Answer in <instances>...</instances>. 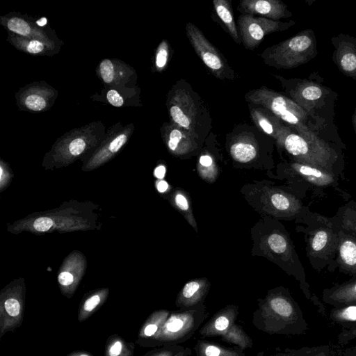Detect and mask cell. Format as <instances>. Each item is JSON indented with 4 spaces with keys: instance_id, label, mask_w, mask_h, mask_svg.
<instances>
[{
    "instance_id": "obj_16",
    "label": "cell",
    "mask_w": 356,
    "mask_h": 356,
    "mask_svg": "<svg viewBox=\"0 0 356 356\" xmlns=\"http://www.w3.org/2000/svg\"><path fill=\"white\" fill-rule=\"evenodd\" d=\"M339 239L334 263V270L356 276V236L339 230Z\"/></svg>"
},
{
    "instance_id": "obj_33",
    "label": "cell",
    "mask_w": 356,
    "mask_h": 356,
    "mask_svg": "<svg viewBox=\"0 0 356 356\" xmlns=\"http://www.w3.org/2000/svg\"><path fill=\"white\" fill-rule=\"evenodd\" d=\"M100 74L103 81L106 83L113 81L115 72L112 62L108 59L103 60L99 65Z\"/></svg>"
},
{
    "instance_id": "obj_49",
    "label": "cell",
    "mask_w": 356,
    "mask_h": 356,
    "mask_svg": "<svg viewBox=\"0 0 356 356\" xmlns=\"http://www.w3.org/2000/svg\"><path fill=\"white\" fill-rule=\"evenodd\" d=\"M303 347L300 349H296V352L293 356H302Z\"/></svg>"
},
{
    "instance_id": "obj_11",
    "label": "cell",
    "mask_w": 356,
    "mask_h": 356,
    "mask_svg": "<svg viewBox=\"0 0 356 356\" xmlns=\"http://www.w3.org/2000/svg\"><path fill=\"white\" fill-rule=\"evenodd\" d=\"M294 21H275L264 17H255L248 14L241 15L237 19L238 33L245 49L254 50L266 35L289 29Z\"/></svg>"
},
{
    "instance_id": "obj_20",
    "label": "cell",
    "mask_w": 356,
    "mask_h": 356,
    "mask_svg": "<svg viewBox=\"0 0 356 356\" xmlns=\"http://www.w3.org/2000/svg\"><path fill=\"white\" fill-rule=\"evenodd\" d=\"M108 293V289H99L85 294L78 309V321L82 323L95 313L106 302Z\"/></svg>"
},
{
    "instance_id": "obj_15",
    "label": "cell",
    "mask_w": 356,
    "mask_h": 356,
    "mask_svg": "<svg viewBox=\"0 0 356 356\" xmlns=\"http://www.w3.org/2000/svg\"><path fill=\"white\" fill-rule=\"evenodd\" d=\"M161 131L169 150L175 154H185L198 147L200 142L193 135L171 122H165Z\"/></svg>"
},
{
    "instance_id": "obj_18",
    "label": "cell",
    "mask_w": 356,
    "mask_h": 356,
    "mask_svg": "<svg viewBox=\"0 0 356 356\" xmlns=\"http://www.w3.org/2000/svg\"><path fill=\"white\" fill-rule=\"evenodd\" d=\"M337 40L334 62L344 74L356 79V40L346 36Z\"/></svg>"
},
{
    "instance_id": "obj_31",
    "label": "cell",
    "mask_w": 356,
    "mask_h": 356,
    "mask_svg": "<svg viewBox=\"0 0 356 356\" xmlns=\"http://www.w3.org/2000/svg\"><path fill=\"white\" fill-rule=\"evenodd\" d=\"M127 140V135L121 134L116 136L107 147V150L99 152V158L105 157V155L109 156L116 153L125 144Z\"/></svg>"
},
{
    "instance_id": "obj_46",
    "label": "cell",
    "mask_w": 356,
    "mask_h": 356,
    "mask_svg": "<svg viewBox=\"0 0 356 356\" xmlns=\"http://www.w3.org/2000/svg\"><path fill=\"white\" fill-rule=\"evenodd\" d=\"M156 188L159 192L163 193L168 189V184L165 181L161 180L157 183Z\"/></svg>"
},
{
    "instance_id": "obj_29",
    "label": "cell",
    "mask_w": 356,
    "mask_h": 356,
    "mask_svg": "<svg viewBox=\"0 0 356 356\" xmlns=\"http://www.w3.org/2000/svg\"><path fill=\"white\" fill-rule=\"evenodd\" d=\"M184 348L180 345H167L156 347L142 356H175Z\"/></svg>"
},
{
    "instance_id": "obj_28",
    "label": "cell",
    "mask_w": 356,
    "mask_h": 356,
    "mask_svg": "<svg viewBox=\"0 0 356 356\" xmlns=\"http://www.w3.org/2000/svg\"><path fill=\"white\" fill-rule=\"evenodd\" d=\"M170 47L168 42L163 40L157 48L155 56V66L158 71L165 68L170 56Z\"/></svg>"
},
{
    "instance_id": "obj_30",
    "label": "cell",
    "mask_w": 356,
    "mask_h": 356,
    "mask_svg": "<svg viewBox=\"0 0 356 356\" xmlns=\"http://www.w3.org/2000/svg\"><path fill=\"white\" fill-rule=\"evenodd\" d=\"M7 26L11 31L24 36H28L31 33V27L28 22L19 17L10 18Z\"/></svg>"
},
{
    "instance_id": "obj_5",
    "label": "cell",
    "mask_w": 356,
    "mask_h": 356,
    "mask_svg": "<svg viewBox=\"0 0 356 356\" xmlns=\"http://www.w3.org/2000/svg\"><path fill=\"white\" fill-rule=\"evenodd\" d=\"M296 162L321 168L340 177L345 159L339 145L322 138H306L291 129L278 143Z\"/></svg>"
},
{
    "instance_id": "obj_36",
    "label": "cell",
    "mask_w": 356,
    "mask_h": 356,
    "mask_svg": "<svg viewBox=\"0 0 356 356\" xmlns=\"http://www.w3.org/2000/svg\"><path fill=\"white\" fill-rule=\"evenodd\" d=\"M54 222L51 218L42 216L40 217L33 222V227L38 232H47L53 226Z\"/></svg>"
},
{
    "instance_id": "obj_9",
    "label": "cell",
    "mask_w": 356,
    "mask_h": 356,
    "mask_svg": "<svg viewBox=\"0 0 356 356\" xmlns=\"http://www.w3.org/2000/svg\"><path fill=\"white\" fill-rule=\"evenodd\" d=\"M185 29L191 46L209 71L220 80H233L235 73L227 60L209 41L200 29L188 22Z\"/></svg>"
},
{
    "instance_id": "obj_37",
    "label": "cell",
    "mask_w": 356,
    "mask_h": 356,
    "mask_svg": "<svg viewBox=\"0 0 356 356\" xmlns=\"http://www.w3.org/2000/svg\"><path fill=\"white\" fill-rule=\"evenodd\" d=\"M355 339H356V327L349 330L342 329L337 336V342L344 346Z\"/></svg>"
},
{
    "instance_id": "obj_1",
    "label": "cell",
    "mask_w": 356,
    "mask_h": 356,
    "mask_svg": "<svg viewBox=\"0 0 356 356\" xmlns=\"http://www.w3.org/2000/svg\"><path fill=\"white\" fill-rule=\"evenodd\" d=\"M244 97L248 104L261 106L274 114L301 136L322 138L345 148L339 137L326 131L327 122L313 117L288 96L261 86L246 92Z\"/></svg>"
},
{
    "instance_id": "obj_43",
    "label": "cell",
    "mask_w": 356,
    "mask_h": 356,
    "mask_svg": "<svg viewBox=\"0 0 356 356\" xmlns=\"http://www.w3.org/2000/svg\"><path fill=\"white\" fill-rule=\"evenodd\" d=\"M165 174V168L161 165L157 166L154 170V176L158 179H163Z\"/></svg>"
},
{
    "instance_id": "obj_3",
    "label": "cell",
    "mask_w": 356,
    "mask_h": 356,
    "mask_svg": "<svg viewBox=\"0 0 356 356\" xmlns=\"http://www.w3.org/2000/svg\"><path fill=\"white\" fill-rule=\"evenodd\" d=\"M170 122L202 142L211 129V118L204 101L185 79L178 80L168 93Z\"/></svg>"
},
{
    "instance_id": "obj_48",
    "label": "cell",
    "mask_w": 356,
    "mask_h": 356,
    "mask_svg": "<svg viewBox=\"0 0 356 356\" xmlns=\"http://www.w3.org/2000/svg\"><path fill=\"white\" fill-rule=\"evenodd\" d=\"M37 24L40 26H43L47 24V19L44 17H42L40 19L37 21Z\"/></svg>"
},
{
    "instance_id": "obj_24",
    "label": "cell",
    "mask_w": 356,
    "mask_h": 356,
    "mask_svg": "<svg viewBox=\"0 0 356 356\" xmlns=\"http://www.w3.org/2000/svg\"><path fill=\"white\" fill-rule=\"evenodd\" d=\"M213 4L217 15L225 25L230 36L235 42L240 44L241 40L234 18L230 2L227 0H213Z\"/></svg>"
},
{
    "instance_id": "obj_4",
    "label": "cell",
    "mask_w": 356,
    "mask_h": 356,
    "mask_svg": "<svg viewBox=\"0 0 356 356\" xmlns=\"http://www.w3.org/2000/svg\"><path fill=\"white\" fill-rule=\"evenodd\" d=\"M297 221L301 224L298 230L304 234L310 266L318 272L325 268L334 271L339 233L331 217L309 209Z\"/></svg>"
},
{
    "instance_id": "obj_14",
    "label": "cell",
    "mask_w": 356,
    "mask_h": 356,
    "mask_svg": "<svg viewBox=\"0 0 356 356\" xmlns=\"http://www.w3.org/2000/svg\"><path fill=\"white\" fill-rule=\"evenodd\" d=\"M248 105L250 118L254 124L264 134L275 139L277 144L291 129L264 108L251 104Z\"/></svg>"
},
{
    "instance_id": "obj_42",
    "label": "cell",
    "mask_w": 356,
    "mask_h": 356,
    "mask_svg": "<svg viewBox=\"0 0 356 356\" xmlns=\"http://www.w3.org/2000/svg\"><path fill=\"white\" fill-rule=\"evenodd\" d=\"M200 163L204 167H209L213 163V159L209 154H202L200 157Z\"/></svg>"
},
{
    "instance_id": "obj_12",
    "label": "cell",
    "mask_w": 356,
    "mask_h": 356,
    "mask_svg": "<svg viewBox=\"0 0 356 356\" xmlns=\"http://www.w3.org/2000/svg\"><path fill=\"white\" fill-rule=\"evenodd\" d=\"M238 313L237 305H229L222 307L199 329V335L202 339L222 337L236 323Z\"/></svg>"
},
{
    "instance_id": "obj_17",
    "label": "cell",
    "mask_w": 356,
    "mask_h": 356,
    "mask_svg": "<svg viewBox=\"0 0 356 356\" xmlns=\"http://www.w3.org/2000/svg\"><path fill=\"white\" fill-rule=\"evenodd\" d=\"M322 300L332 307L356 303V276L341 284L325 289L322 293Z\"/></svg>"
},
{
    "instance_id": "obj_27",
    "label": "cell",
    "mask_w": 356,
    "mask_h": 356,
    "mask_svg": "<svg viewBox=\"0 0 356 356\" xmlns=\"http://www.w3.org/2000/svg\"><path fill=\"white\" fill-rule=\"evenodd\" d=\"M221 341L233 344L245 350L253 346V341L240 325L234 324L229 330L220 337Z\"/></svg>"
},
{
    "instance_id": "obj_38",
    "label": "cell",
    "mask_w": 356,
    "mask_h": 356,
    "mask_svg": "<svg viewBox=\"0 0 356 356\" xmlns=\"http://www.w3.org/2000/svg\"><path fill=\"white\" fill-rule=\"evenodd\" d=\"M106 97L108 102L113 106L120 107L123 105V98L115 90H110L106 94Z\"/></svg>"
},
{
    "instance_id": "obj_13",
    "label": "cell",
    "mask_w": 356,
    "mask_h": 356,
    "mask_svg": "<svg viewBox=\"0 0 356 356\" xmlns=\"http://www.w3.org/2000/svg\"><path fill=\"white\" fill-rule=\"evenodd\" d=\"M237 9L242 14H258L275 21L292 16L287 6L280 0H241Z\"/></svg>"
},
{
    "instance_id": "obj_23",
    "label": "cell",
    "mask_w": 356,
    "mask_h": 356,
    "mask_svg": "<svg viewBox=\"0 0 356 356\" xmlns=\"http://www.w3.org/2000/svg\"><path fill=\"white\" fill-rule=\"evenodd\" d=\"M193 350L196 356H245L243 350L236 346L227 347L204 339L197 340Z\"/></svg>"
},
{
    "instance_id": "obj_35",
    "label": "cell",
    "mask_w": 356,
    "mask_h": 356,
    "mask_svg": "<svg viewBox=\"0 0 356 356\" xmlns=\"http://www.w3.org/2000/svg\"><path fill=\"white\" fill-rule=\"evenodd\" d=\"M86 147V143L83 138H75L69 144L68 152L72 156H79L85 150Z\"/></svg>"
},
{
    "instance_id": "obj_47",
    "label": "cell",
    "mask_w": 356,
    "mask_h": 356,
    "mask_svg": "<svg viewBox=\"0 0 356 356\" xmlns=\"http://www.w3.org/2000/svg\"><path fill=\"white\" fill-rule=\"evenodd\" d=\"M192 350L190 348H184L182 350L179 351L175 356H191Z\"/></svg>"
},
{
    "instance_id": "obj_8",
    "label": "cell",
    "mask_w": 356,
    "mask_h": 356,
    "mask_svg": "<svg viewBox=\"0 0 356 356\" xmlns=\"http://www.w3.org/2000/svg\"><path fill=\"white\" fill-rule=\"evenodd\" d=\"M274 76L279 81L290 99L313 117L325 121L318 111L323 106H326L325 100H327L326 99L330 95L329 88L308 79H286L280 75Z\"/></svg>"
},
{
    "instance_id": "obj_6",
    "label": "cell",
    "mask_w": 356,
    "mask_h": 356,
    "mask_svg": "<svg viewBox=\"0 0 356 356\" xmlns=\"http://www.w3.org/2000/svg\"><path fill=\"white\" fill-rule=\"evenodd\" d=\"M208 315L204 304L189 309L171 311L157 334L140 346L156 348L184 343L199 330Z\"/></svg>"
},
{
    "instance_id": "obj_10",
    "label": "cell",
    "mask_w": 356,
    "mask_h": 356,
    "mask_svg": "<svg viewBox=\"0 0 356 356\" xmlns=\"http://www.w3.org/2000/svg\"><path fill=\"white\" fill-rule=\"evenodd\" d=\"M25 286L15 280L0 293V339L8 332H15L24 320Z\"/></svg>"
},
{
    "instance_id": "obj_2",
    "label": "cell",
    "mask_w": 356,
    "mask_h": 356,
    "mask_svg": "<svg viewBox=\"0 0 356 356\" xmlns=\"http://www.w3.org/2000/svg\"><path fill=\"white\" fill-rule=\"evenodd\" d=\"M252 323L259 331L270 335H300L308 330V324L298 302L283 288L268 293L258 300Z\"/></svg>"
},
{
    "instance_id": "obj_40",
    "label": "cell",
    "mask_w": 356,
    "mask_h": 356,
    "mask_svg": "<svg viewBox=\"0 0 356 356\" xmlns=\"http://www.w3.org/2000/svg\"><path fill=\"white\" fill-rule=\"evenodd\" d=\"M296 352V349L286 348L284 351H277L270 356H293ZM264 351H260L255 356H264Z\"/></svg>"
},
{
    "instance_id": "obj_32",
    "label": "cell",
    "mask_w": 356,
    "mask_h": 356,
    "mask_svg": "<svg viewBox=\"0 0 356 356\" xmlns=\"http://www.w3.org/2000/svg\"><path fill=\"white\" fill-rule=\"evenodd\" d=\"M25 106L33 111H40L46 106L45 99L40 95L32 94L28 95L24 100Z\"/></svg>"
},
{
    "instance_id": "obj_44",
    "label": "cell",
    "mask_w": 356,
    "mask_h": 356,
    "mask_svg": "<svg viewBox=\"0 0 356 356\" xmlns=\"http://www.w3.org/2000/svg\"><path fill=\"white\" fill-rule=\"evenodd\" d=\"M341 356H356V343L352 347L344 349Z\"/></svg>"
},
{
    "instance_id": "obj_25",
    "label": "cell",
    "mask_w": 356,
    "mask_h": 356,
    "mask_svg": "<svg viewBox=\"0 0 356 356\" xmlns=\"http://www.w3.org/2000/svg\"><path fill=\"white\" fill-rule=\"evenodd\" d=\"M330 319L342 329L356 327V303L333 307L329 314Z\"/></svg>"
},
{
    "instance_id": "obj_41",
    "label": "cell",
    "mask_w": 356,
    "mask_h": 356,
    "mask_svg": "<svg viewBox=\"0 0 356 356\" xmlns=\"http://www.w3.org/2000/svg\"><path fill=\"white\" fill-rule=\"evenodd\" d=\"M175 201L177 205L182 210H187L188 209V202L183 195L180 193L177 194L175 196Z\"/></svg>"
},
{
    "instance_id": "obj_45",
    "label": "cell",
    "mask_w": 356,
    "mask_h": 356,
    "mask_svg": "<svg viewBox=\"0 0 356 356\" xmlns=\"http://www.w3.org/2000/svg\"><path fill=\"white\" fill-rule=\"evenodd\" d=\"M66 356H94L90 353L84 350L72 351L67 354Z\"/></svg>"
},
{
    "instance_id": "obj_39",
    "label": "cell",
    "mask_w": 356,
    "mask_h": 356,
    "mask_svg": "<svg viewBox=\"0 0 356 356\" xmlns=\"http://www.w3.org/2000/svg\"><path fill=\"white\" fill-rule=\"evenodd\" d=\"M44 49V44L39 40H31L26 47V50L31 54H38Z\"/></svg>"
},
{
    "instance_id": "obj_21",
    "label": "cell",
    "mask_w": 356,
    "mask_h": 356,
    "mask_svg": "<svg viewBox=\"0 0 356 356\" xmlns=\"http://www.w3.org/2000/svg\"><path fill=\"white\" fill-rule=\"evenodd\" d=\"M170 312L168 309H157L151 313L141 325L136 343L140 346L154 337L162 327Z\"/></svg>"
},
{
    "instance_id": "obj_34",
    "label": "cell",
    "mask_w": 356,
    "mask_h": 356,
    "mask_svg": "<svg viewBox=\"0 0 356 356\" xmlns=\"http://www.w3.org/2000/svg\"><path fill=\"white\" fill-rule=\"evenodd\" d=\"M302 356H332L328 345L303 347Z\"/></svg>"
},
{
    "instance_id": "obj_19",
    "label": "cell",
    "mask_w": 356,
    "mask_h": 356,
    "mask_svg": "<svg viewBox=\"0 0 356 356\" xmlns=\"http://www.w3.org/2000/svg\"><path fill=\"white\" fill-rule=\"evenodd\" d=\"M207 291L203 282L193 280L187 282L178 295L175 305L179 309H189L202 305Z\"/></svg>"
},
{
    "instance_id": "obj_7",
    "label": "cell",
    "mask_w": 356,
    "mask_h": 356,
    "mask_svg": "<svg viewBox=\"0 0 356 356\" xmlns=\"http://www.w3.org/2000/svg\"><path fill=\"white\" fill-rule=\"evenodd\" d=\"M316 54L314 34L311 30H305L265 49L260 56L266 65L277 69H291L307 63Z\"/></svg>"
},
{
    "instance_id": "obj_50",
    "label": "cell",
    "mask_w": 356,
    "mask_h": 356,
    "mask_svg": "<svg viewBox=\"0 0 356 356\" xmlns=\"http://www.w3.org/2000/svg\"><path fill=\"white\" fill-rule=\"evenodd\" d=\"M353 125H354L355 133H356V109H355V114L353 115Z\"/></svg>"
},
{
    "instance_id": "obj_26",
    "label": "cell",
    "mask_w": 356,
    "mask_h": 356,
    "mask_svg": "<svg viewBox=\"0 0 356 356\" xmlns=\"http://www.w3.org/2000/svg\"><path fill=\"white\" fill-rule=\"evenodd\" d=\"M135 343L128 342L117 334L109 336L105 343L104 356H133Z\"/></svg>"
},
{
    "instance_id": "obj_22",
    "label": "cell",
    "mask_w": 356,
    "mask_h": 356,
    "mask_svg": "<svg viewBox=\"0 0 356 356\" xmlns=\"http://www.w3.org/2000/svg\"><path fill=\"white\" fill-rule=\"evenodd\" d=\"M339 231L356 236V202L350 200L339 207L331 217Z\"/></svg>"
}]
</instances>
